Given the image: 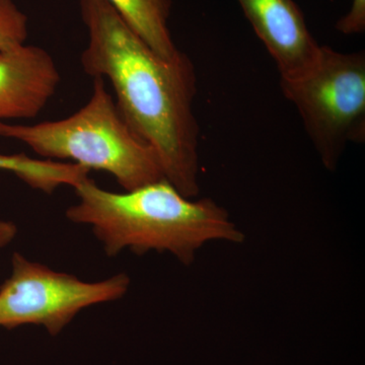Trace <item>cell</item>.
Listing matches in <instances>:
<instances>
[{"label": "cell", "mask_w": 365, "mask_h": 365, "mask_svg": "<svg viewBox=\"0 0 365 365\" xmlns=\"http://www.w3.org/2000/svg\"><path fill=\"white\" fill-rule=\"evenodd\" d=\"M61 83L51 54L37 45L0 51V121L34 119L47 107Z\"/></svg>", "instance_id": "52a82bcc"}, {"label": "cell", "mask_w": 365, "mask_h": 365, "mask_svg": "<svg viewBox=\"0 0 365 365\" xmlns=\"http://www.w3.org/2000/svg\"><path fill=\"white\" fill-rule=\"evenodd\" d=\"M0 170L13 173L28 186L52 194L61 186H73L83 176V170L73 163L35 160L24 155H1Z\"/></svg>", "instance_id": "9c48e42d"}, {"label": "cell", "mask_w": 365, "mask_h": 365, "mask_svg": "<svg viewBox=\"0 0 365 365\" xmlns=\"http://www.w3.org/2000/svg\"><path fill=\"white\" fill-rule=\"evenodd\" d=\"M131 30L163 58H173L178 49L169 21L173 0H107Z\"/></svg>", "instance_id": "ba28073f"}, {"label": "cell", "mask_w": 365, "mask_h": 365, "mask_svg": "<svg viewBox=\"0 0 365 365\" xmlns=\"http://www.w3.org/2000/svg\"><path fill=\"white\" fill-rule=\"evenodd\" d=\"M72 188L78 201L66 209L67 220L90 227L109 257L124 250L139 256L155 251L189 266L208 242L246 239L215 201L187 198L167 179L117 193L101 188L88 175Z\"/></svg>", "instance_id": "7a4b0ae2"}, {"label": "cell", "mask_w": 365, "mask_h": 365, "mask_svg": "<svg viewBox=\"0 0 365 365\" xmlns=\"http://www.w3.org/2000/svg\"><path fill=\"white\" fill-rule=\"evenodd\" d=\"M28 36V16L14 0H0V51L25 44Z\"/></svg>", "instance_id": "30bf717a"}, {"label": "cell", "mask_w": 365, "mask_h": 365, "mask_svg": "<svg viewBox=\"0 0 365 365\" xmlns=\"http://www.w3.org/2000/svg\"><path fill=\"white\" fill-rule=\"evenodd\" d=\"M338 32L344 35H360L365 32V0H352L348 13L336 24Z\"/></svg>", "instance_id": "8fae6325"}, {"label": "cell", "mask_w": 365, "mask_h": 365, "mask_svg": "<svg viewBox=\"0 0 365 365\" xmlns=\"http://www.w3.org/2000/svg\"><path fill=\"white\" fill-rule=\"evenodd\" d=\"M280 88L327 170L337 169L348 143H364V51L321 46L314 66L297 78H280Z\"/></svg>", "instance_id": "277c9868"}, {"label": "cell", "mask_w": 365, "mask_h": 365, "mask_svg": "<svg viewBox=\"0 0 365 365\" xmlns=\"http://www.w3.org/2000/svg\"><path fill=\"white\" fill-rule=\"evenodd\" d=\"M18 234V227L11 222L0 220V249L14 241Z\"/></svg>", "instance_id": "7c38bea8"}, {"label": "cell", "mask_w": 365, "mask_h": 365, "mask_svg": "<svg viewBox=\"0 0 365 365\" xmlns=\"http://www.w3.org/2000/svg\"><path fill=\"white\" fill-rule=\"evenodd\" d=\"M0 137L26 144L45 160L108 173L124 191L165 179L157 153L125 121L101 78L71 116L32 125L0 121Z\"/></svg>", "instance_id": "3957f363"}, {"label": "cell", "mask_w": 365, "mask_h": 365, "mask_svg": "<svg viewBox=\"0 0 365 365\" xmlns=\"http://www.w3.org/2000/svg\"><path fill=\"white\" fill-rule=\"evenodd\" d=\"M88 43L81 64L108 81L132 130L157 153L163 175L185 197L200 192L195 67L180 51L163 58L131 30L107 0H81Z\"/></svg>", "instance_id": "6da1fadb"}, {"label": "cell", "mask_w": 365, "mask_h": 365, "mask_svg": "<svg viewBox=\"0 0 365 365\" xmlns=\"http://www.w3.org/2000/svg\"><path fill=\"white\" fill-rule=\"evenodd\" d=\"M11 274L0 287V327H44L56 336L83 309L116 302L130 287V277L119 273L88 282L78 276L53 270L16 252Z\"/></svg>", "instance_id": "5b68a950"}, {"label": "cell", "mask_w": 365, "mask_h": 365, "mask_svg": "<svg viewBox=\"0 0 365 365\" xmlns=\"http://www.w3.org/2000/svg\"><path fill=\"white\" fill-rule=\"evenodd\" d=\"M255 34L268 50L280 78L304 73L318 59L321 45L307 28L294 0H237Z\"/></svg>", "instance_id": "8992f818"}]
</instances>
